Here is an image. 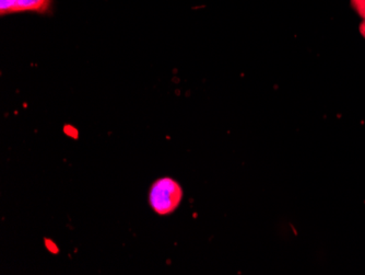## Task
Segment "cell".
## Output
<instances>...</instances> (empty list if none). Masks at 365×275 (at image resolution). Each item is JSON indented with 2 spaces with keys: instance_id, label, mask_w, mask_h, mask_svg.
I'll return each mask as SVG.
<instances>
[{
  "instance_id": "1",
  "label": "cell",
  "mask_w": 365,
  "mask_h": 275,
  "mask_svg": "<svg viewBox=\"0 0 365 275\" xmlns=\"http://www.w3.org/2000/svg\"><path fill=\"white\" fill-rule=\"evenodd\" d=\"M182 201V186L169 176L153 182L149 190V204L158 215L162 216L173 214Z\"/></svg>"
},
{
  "instance_id": "2",
  "label": "cell",
  "mask_w": 365,
  "mask_h": 275,
  "mask_svg": "<svg viewBox=\"0 0 365 275\" xmlns=\"http://www.w3.org/2000/svg\"><path fill=\"white\" fill-rule=\"evenodd\" d=\"M51 0H16V11L44 12L48 9Z\"/></svg>"
},
{
  "instance_id": "3",
  "label": "cell",
  "mask_w": 365,
  "mask_h": 275,
  "mask_svg": "<svg viewBox=\"0 0 365 275\" xmlns=\"http://www.w3.org/2000/svg\"><path fill=\"white\" fill-rule=\"evenodd\" d=\"M14 11H16V0H0L1 14H11Z\"/></svg>"
},
{
  "instance_id": "4",
  "label": "cell",
  "mask_w": 365,
  "mask_h": 275,
  "mask_svg": "<svg viewBox=\"0 0 365 275\" xmlns=\"http://www.w3.org/2000/svg\"><path fill=\"white\" fill-rule=\"evenodd\" d=\"M363 22L362 24H361V26H360V32H361V34H362L363 36V38L365 39V14H363Z\"/></svg>"
}]
</instances>
